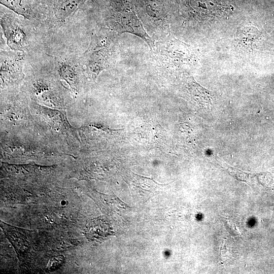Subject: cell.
I'll use <instances>...</instances> for the list:
<instances>
[{
    "label": "cell",
    "instance_id": "6da1fadb",
    "mask_svg": "<svg viewBox=\"0 0 274 274\" xmlns=\"http://www.w3.org/2000/svg\"><path fill=\"white\" fill-rule=\"evenodd\" d=\"M113 31L101 29L93 33L89 46L83 57V64L88 77L95 81L99 74L108 69L114 61L116 43Z\"/></svg>",
    "mask_w": 274,
    "mask_h": 274
},
{
    "label": "cell",
    "instance_id": "7a4b0ae2",
    "mask_svg": "<svg viewBox=\"0 0 274 274\" xmlns=\"http://www.w3.org/2000/svg\"><path fill=\"white\" fill-rule=\"evenodd\" d=\"M15 14L12 11H4L2 6L1 25L10 48L23 52L29 45V38L25 27Z\"/></svg>",
    "mask_w": 274,
    "mask_h": 274
},
{
    "label": "cell",
    "instance_id": "3957f363",
    "mask_svg": "<svg viewBox=\"0 0 274 274\" xmlns=\"http://www.w3.org/2000/svg\"><path fill=\"white\" fill-rule=\"evenodd\" d=\"M108 21L111 31L119 34L129 33L134 35L142 39L151 50H154V41L146 32L134 11L129 7L122 9Z\"/></svg>",
    "mask_w": 274,
    "mask_h": 274
},
{
    "label": "cell",
    "instance_id": "277c9868",
    "mask_svg": "<svg viewBox=\"0 0 274 274\" xmlns=\"http://www.w3.org/2000/svg\"><path fill=\"white\" fill-rule=\"evenodd\" d=\"M23 64L22 52L1 50V79L3 87L14 86L21 82L24 77Z\"/></svg>",
    "mask_w": 274,
    "mask_h": 274
},
{
    "label": "cell",
    "instance_id": "5b68a950",
    "mask_svg": "<svg viewBox=\"0 0 274 274\" xmlns=\"http://www.w3.org/2000/svg\"><path fill=\"white\" fill-rule=\"evenodd\" d=\"M8 9L29 20L35 19L40 12V0H0Z\"/></svg>",
    "mask_w": 274,
    "mask_h": 274
},
{
    "label": "cell",
    "instance_id": "8992f818",
    "mask_svg": "<svg viewBox=\"0 0 274 274\" xmlns=\"http://www.w3.org/2000/svg\"><path fill=\"white\" fill-rule=\"evenodd\" d=\"M56 70L60 78L69 85L72 91H79V77L75 63L67 59L60 58L56 62Z\"/></svg>",
    "mask_w": 274,
    "mask_h": 274
},
{
    "label": "cell",
    "instance_id": "52a82bcc",
    "mask_svg": "<svg viewBox=\"0 0 274 274\" xmlns=\"http://www.w3.org/2000/svg\"><path fill=\"white\" fill-rule=\"evenodd\" d=\"M87 0H53L52 11L55 20L63 23Z\"/></svg>",
    "mask_w": 274,
    "mask_h": 274
},
{
    "label": "cell",
    "instance_id": "ba28073f",
    "mask_svg": "<svg viewBox=\"0 0 274 274\" xmlns=\"http://www.w3.org/2000/svg\"><path fill=\"white\" fill-rule=\"evenodd\" d=\"M194 2L195 6L206 12H215L223 8L222 5L215 0H194Z\"/></svg>",
    "mask_w": 274,
    "mask_h": 274
}]
</instances>
